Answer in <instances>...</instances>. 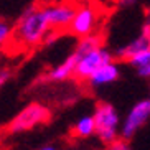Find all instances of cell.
I'll return each mask as SVG.
<instances>
[{
    "label": "cell",
    "mask_w": 150,
    "mask_h": 150,
    "mask_svg": "<svg viewBox=\"0 0 150 150\" xmlns=\"http://www.w3.org/2000/svg\"><path fill=\"white\" fill-rule=\"evenodd\" d=\"M127 63L137 73V76H140L144 79L150 81V48L144 50L140 53H137L135 56H132Z\"/></svg>",
    "instance_id": "12"
},
{
    "label": "cell",
    "mask_w": 150,
    "mask_h": 150,
    "mask_svg": "<svg viewBox=\"0 0 150 150\" xmlns=\"http://www.w3.org/2000/svg\"><path fill=\"white\" fill-rule=\"evenodd\" d=\"M4 135H5V130L2 127H0V142H2V139H4Z\"/></svg>",
    "instance_id": "19"
},
{
    "label": "cell",
    "mask_w": 150,
    "mask_h": 150,
    "mask_svg": "<svg viewBox=\"0 0 150 150\" xmlns=\"http://www.w3.org/2000/svg\"><path fill=\"white\" fill-rule=\"evenodd\" d=\"M119 76H120V66L115 59H112V61L102 64V66L89 78L86 84L93 89H101V88H106V86L114 84L115 81L119 79Z\"/></svg>",
    "instance_id": "10"
},
{
    "label": "cell",
    "mask_w": 150,
    "mask_h": 150,
    "mask_svg": "<svg viewBox=\"0 0 150 150\" xmlns=\"http://www.w3.org/2000/svg\"><path fill=\"white\" fill-rule=\"evenodd\" d=\"M137 2H139V0H115V5H117L119 8H130V7H134Z\"/></svg>",
    "instance_id": "16"
},
{
    "label": "cell",
    "mask_w": 150,
    "mask_h": 150,
    "mask_svg": "<svg viewBox=\"0 0 150 150\" xmlns=\"http://www.w3.org/2000/svg\"><path fill=\"white\" fill-rule=\"evenodd\" d=\"M147 48H150V12L147 13V18L144 22L142 30L130 41H127L125 45H122V46H119L115 50L114 58H117L119 61L127 63L132 56H135L137 53H140V51H144Z\"/></svg>",
    "instance_id": "8"
},
{
    "label": "cell",
    "mask_w": 150,
    "mask_h": 150,
    "mask_svg": "<svg viewBox=\"0 0 150 150\" xmlns=\"http://www.w3.org/2000/svg\"><path fill=\"white\" fill-rule=\"evenodd\" d=\"M40 5H50V4H56V2H64V0H35Z\"/></svg>",
    "instance_id": "17"
},
{
    "label": "cell",
    "mask_w": 150,
    "mask_h": 150,
    "mask_svg": "<svg viewBox=\"0 0 150 150\" xmlns=\"http://www.w3.org/2000/svg\"><path fill=\"white\" fill-rule=\"evenodd\" d=\"M94 120H96V135L97 139L109 145L110 142L120 137V119L119 112L109 102H99L94 107Z\"/></svg>",
    "instance_id": "3"
},
{
    "label": "cell",
    "mask_w": 150,
    "mask_h": 150,
    "mask_svg": "<svg viewBox=\"0 0 150 150\" xmlns=\"http://www.w3.org/2000/svg\"><path fill=\"white\" fill-rule=\"evenodd\" d=\"M13 23L7 18L0 17V51L5 50L7 46H12L13 40Z\"/></svg>",
    "instance_id": "13"
},
{
    "label": "cell",
    "mask_w": 150,
    "mask_h": 150,
    "mask_svg": "<svg viewBox=\"0 0 150 150\" xmlns=\"http://www.w3.org/2000/svg\"><path fill=\"white\" fill-rule=\"evenodd\" d=\"M147 99H149V102H150V89H149V96H147Z\"/></svg>",
    "instance_id": "20"
},
{
    "label": "cell",
    "mask_w": 150,
    "mask_h": 150,
    "mask_svg": "<svg viewBox=\"0 0 150 150\" xmlns=\"http://www.w3.org/2000/svg\"><path fill=\"white\" fill-rule=\"evenodd\" d=\"M107 150H130V145H129L127 139L119 137V139H115L114 142H110L107 145Z\"/></svg>",
    "instance_id": "14"
},
{
    "label": "cell",
    "mask_w": 150,
    "mask_h": 150,
    "mask_svg": "<svg viewBox=\"0 0 150 150\" xmlns=\"http://www.w3.org/2000/svg\"><path fill=\"white\" fill-rule=\"evenodd\" d=\"M51 117V110L41 102H30L23 107L7 125V134H22L46 124Z\"/></svg>",
    "instance_id": "4"
},
{
    "label": "cell",
    "mask_w": 150,
    "mask_h": 150,
    "mask_svg": "<svg viewBox=\"0 0 150 150\" xmlns=\"http://www.w3.org/2000/svg\"><path fill=\"white\" fill-rule=\"evenodd\" d=\"M45 8V15L48 20L51 31L54 33H63V31L69 30V25L74 18L76 8L78 4L74 0H64V2H56V4H50V5H43Z\"/></svg>",
    "instance_id": "6"
},
{
    "label": "cell",
    "mask_w": 150,
    "mask_h": 150,
    "mask_svg": "<svg viewBox=\"0 0 150 150\" xmlns=\"http://www.w3.org/2000/svg\"><path fill=\"white\" fill-rule=\"evenodd\" d=\"M38 150H58L56 147L53 145V144H46V145H43V147H40Z\"/></svg>",
    "instance_id": "18"
},
{
    "label": "cell",
    "mask_w": 150,
    "mask_h": 150,
    "mask_svg": "<svg viewBox=\"0 0 150 150\" xmlns=\"http://www.w3.org/2000/svg\"><path fill=\"white\" fill-rule=\"evenodd\" d=\"M150 120V102L149 99H142L135 102L125 117L120 122V137L124 139H132L139 130Z\"/></svg>",
    "instance_id": "7"
},
{
    "label": "cell",
    "mask_w": 150,
    "mask_h": 150,
    "mask_svg": "<svg viewBox=\"0 0 150 150\" xmlns=\"http://www.w3.org/2000/svg\"><path fill=\"white\" fill-rule=\"evenodd\" d=\"M73 135L78 139H88L96 135V120L93 114H84L74 122L73 125Z\"/></svg>",
    "instance_id": "11"
},
{
    "label": "cell",
    "mask_w": 150,
    "mask_h": 150,
    "mask_svg": "<svg viewBox=\"0 0 150 150\" xmlns=\"http://www.w3.org/2000/svg\"><path fill=\"white\" fill-rule=\"evenodd\" d=\"M73 53L76 54V71L74 79L79 83H88V79L96 73L102 64L112 61L114 53L104 45H97L91 50H83L76 45Z\"/></svg>",
    "instance_id": "2"
},
{
    "label": "cell",
    "mask_w": 150,
    "mask_h": 150,
    "mask_svg": "<svg viewBox=\"0 0 150 150\" xmlns=\"http://www.w3.org/2000/svg\"><path fill=\"white\" fill-rule=\"evenodd\" d=\"M0 150H7V149H0Z\"/></svg>",
    "instance_id": "21"
},
{
    "label": "cell",
    "mask_w": 150,
    "mask_h": 150,
    "mask_svg": "<svg viewBox=\"0 0 150 150\" xmlns=\"http://www.w3.org/2000/svg\"><path fill=\"white\" fill-rule=\"evenodd\" d=\"M10 78H12V71L8 68H0V89L8 83Z\"/></svg>",
    "instance_id": "15"
},
{
    "label": "cell",
    "mask_w": 150,
    "mask_h": 150,
    "mask_svg": "<svg viewBox=\"0 0 150 150\" xmlns=\"http://www.w3.org/2000/svg\"><path fill=\"white\" fill-rule=\"evenodd\" d=\"M76 71V54L71 51L61 63L54 64L51 69L40 78V83H63L68 79H74Z\"/></svg>",
    "instance_id": "9"
},
{
    "label": "cell",
    "mask_w": 150,
    "mask_h": 150,
    "mask_svg": "<svg viewBox=\"0 0 150 150\" xmlns=\"http://www.w3.org/2000/svg\"><path fill=\"white\" fill-rule=\"evenodd\" d=\"M99 20H101V10L97 8L96 4H91V2L78 4L74 18H73L68 31L76 38L94 35L99 27Z\"/></svg>",
    "instance_id": "5"
},
{
    "label": "cell",
    "mask_w": 150,
    "mask_h": 150,
    "mask_svg": "<svg viewBox=\"0 0 150 150\" xmlns=\"http://www.w3.org/2000/svg\"><path fill=\"white\" fill-rule=\"evenodd\" d=\"M13 40L12 46H15L20 51L35 50L46 43L48 36L53 33L50 27L46 15H45L43 5L38 2L27 5L22 10V13L13 23Z\"/></svg>",
    "instance_id": "1"
}]
</instances>
